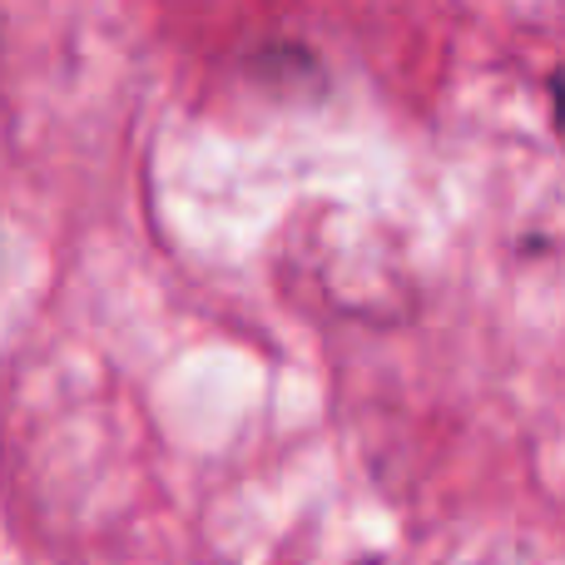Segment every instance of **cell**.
<instances>
[{
	"label": "cell",
	"mask_w": 565,
	"mask_h": 565,
	"mask_svg": "<svg viewBox=\"0 0 565 565\" xmlns=\"http://www.w3.org/2000/svg\"><path fill=\"white\" fill-rule=\"evenodd\" d=\"M546 89H551V109H556V119H561V129H565V65L551 70Z\"/></svg>",
	"instance_id": "1"
}]
</instances>
